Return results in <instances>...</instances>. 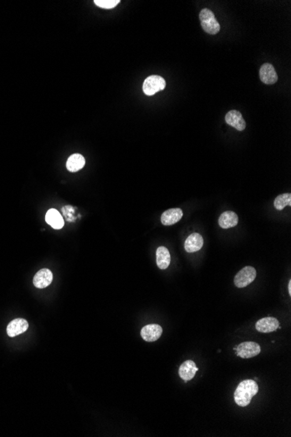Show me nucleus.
Here are the masks:
<instances>
[{
    "mask_svg": "<svg viewBox=\"0 0 291 437\" xmlns=\"http://www.w3.org/2000/svg\"><path fill=\"white\" fill-rule=\"evenodd\" d=\"M258 390L257 383L253 380H244L240 382L234 395L235 403L240 407H247L251 402L252 398L257 394Z\"/></svg>",
    "mask_w": 291,
    "mask_h": 437,
    "instance_id": "obj_1",
    "label": "nucleus"
},
{
    "mask_svg": "<svg viewBox=\"0 0 291 437\" xmlns=\"http://www.w3.org/2000/svg\"><path fill=\"white\" fill-rule=\"evenodd\" d=\"M199 18L201 20L202 29L205 31L207 34L215 35L220 32V24L217 21L216 16L211 10L203 9L200 12Z\"/></svg>",
    "mask_w": 291,
    "mask_h": 437,
    "instance_id": "obj_2",
    "label": "nucleus"
},
{
    "mask_svg": "<svg viewBox=\"0 0 291 437\" xmlns=\"http://www.w3.org/2000/svg\"><path fill=\"white\" fill-rule=\"evenodd\" d=\"M166 87V81L164 79L159 75H151L149 77L146 79L143 83V92L146 95L152 96L154 94L162 91Z\"/></svg>",
    "mask_w": 291,
    "mask_h": 437,
    "instance_id": "obj_3",
    "label": "nucleus"
},
{
    "mask_svg": "<svg viewBox=\"0 0 291 437\" xmlns=\"http://www.w3.org/2000/svg\"><path fill=\"white\" fill-rule=\"evenodd\" d=\"M235 355L239 356L243 359H250L255 356L259 355L261 353V348L257 343L247 341L238 345L236 348H234Z\"/></svg>",
    "mask_w": 291,
    "mask_h": 437,
    "instance_id": "obj_4",
    "label": "nucleus"
},
{
    "mask_svg": "<svg viewBox=\"0 0 291 437\" xmlns=\"http://www.w3.org/2000/svg\"><path fill=\"white\" fill-rule=\"evenodd\" d=\"M256 278V271L252 266H246L240 271L235 277V286L244 288L251 284Z\"/></svg>",
    "mask_w": 291,
    "mask_h": 437,
    "instance_id": "obj_5",
    "label": "nucleus"
},
{
    "mask_svg": "<svg viewBox=\"0 0 291 437\" xmlns=\"http://www.w3.org/2000/svg\"><path fill=\"white\" fill-rule=\"evenodd\" d=\"M280 323L276 318L267 317L261 318L255 324V328L258 332L263 333H269L275 332L279 328Z\"/></svg>",
    "mask_w": 291,
    "mask_h": 437,
    "instance_id": "obj_6",
    "label": "nucleus"
},
{
    "mask_svg": "<svg viewBox=\"0 0 291 437\" xmlns=\"http://www.w3.org/2000/svg\"><path fill=\"white\" fill-rule=\"evenodd\" d=\"M162 327L161 325L157 324H150L146 325L142 329L141 335L142 339L147 342H153L156 341L159 338H161L162 334Z\"/></svg>",
    "mask_w": 291,
    "mask_h": 437,
    "instance_id": "obj_7",
    "label": "nucleus"
},
{
    "mask_svg": "<svg viewBox=\"0 0 291 437\" xmlns=\"http://www.w3.org/2000/svg\"><path fill=\"white\" fill-rule=\"evenodd\" d=\"M259 75L261 81L267 85H273L278 80V75L271 64L262 65Z\"/></svg>",
    "mask_w": 291,
    "mask_h": 437,
    "instance_id": "obj_8",
    "label": "nucleus"
},
{
    "mask_svg": "<svg viewBox=\"0 0 291 437\" xmlns=\"http://www.w3.org/2000/svg\"><path fill=\"white\" fill-rule=\"evenodd\" d=\"M225 120L229 126L235 127L236 130L243 131L246 128V122L242 114L237 110H231L228 112L225 116Z\"/></svg>",
    "mask_w": 291,
    "mask_h": 437,
    "instance_id": "obj_9",
    "label": "nucleus"
},
{
    "mask_svg": "<svg viewBox=\"0 0 291 437\" xmlns=\"http://www.w3.org/2000/svg\"><path fill=\"white\" fill-rule=\"evenodd\" d=\"M28 327H29V324L26 319L15 318L9 323L6 331H7L8 335L13 338V337L18 336L21 333H25L26 331H27Z\"/></svg>",
    "mask_w": 291,
    "mask_h": 437,
    "instance_id": "obj_10",
    "label": "nucleus"
},
{
    "mask_svg": "<svg viewBox=\"0 0 291 437\" xmlns=\"http://www.w3.org/2000/svg\"><path fill=\"white\" fill-rule=\"evenodd\" d=\"M52 273L49 269L39 270L34 278V284L38 289L47 287L52 283Z\"/></svg>",
    "mask_w": 291,
    "mask_h": 437,
    "instance_id": "obj_11",
    "label": "nucleus"
},
{
    "mask_svg": "<svg viewBox=\"0 0 291 437\" xmlns=\"http://www.w3.org/2000/svg\"><path fill=\"white\" fill-rule=\"evenodd\" d=\"M198 367L193 360H186L183 362L179 368L180 377L185 382L189 381L195 376Z\"/></svg>",
    "mask_w": 291,
    "mask_h": 437,
    "instance_id": "obj_12",
    "label": "nucleus"
},
{
    "mask_svg": "<svg viewBox=\"0 0 291 437\" xmlns=\"http://www.w3.org/2000/svg\"><path fill=\"white\" fill-rule=\"evenodd\" d=\"M203 238L202 236L199 233H192L190 236L187 237V239L185 241V250L188 253H193L196 252L198 250H201L203 246Z\"/></svg>",
    "mask_w": 291,
    "mask_h": 437,
    "instance_id": "obj_13",
    "label": "nucleus"
},
{
    "mask_svg": "<svg viewBox=\"0 0 291 437\" xmlns=\"http://www.w3.org/2000/svg\"><path fill=\"white\" fill-rule=\"evenodd\" d=\"M182 210L179 208L168 209L161 215V224L165 226H170V225H173V224H176L177 222H179L182 219Z\"/></svg>",
    "mask_w": 291,
    "mask_h": 437,
    "instance_id": "obj_14",
    "label": "nucleus"
},
{
    "mask_svg": "<svg viewBox=\"0 0 291 437\" xmlns=\"http://www.w3.org/2000/svg\"><path fill=\"white\" fill-rule=\"evenodd\" d=\"M239 219L237 214L234 211H225L219 217V225L222 229H229L235 227L238 224Z\"/></svg>",
    "mask_w": 291,
    "mask_h": 437,
    "instance_id": "obj_15",
    "label": "nucleus"
},
{
    "mask_svg": "<svg viewBox=\"0 0 291 437\" xmlns=\"http://www.w3.org/2000/svg\"><path fill=\"white\" fill-rule=\"evenodd\" d=\"M45 221L49 225L52 226V228L56 230L63 228L65 224L61 214L55 209H49L45 215Z\"/></svg>",
    "mask_w": 291,
    "mask_h": 437,
    "instance_id": "obj_16",
    "label": "nucleus"
},
{
    "mask_svg": "<svg viewBox=\"0 0 291 437\" xmlns=\"http://www.w3.org/2000/svg\"><path fill=\"white\" fill-rule=\"evenodd\" d=\"M171 262V256L169 250L164 246L158 247L156 250V263L158 267L161 270L168 268Z\"/></svg>",
    "mask_w": 291,
    "mask_h": 437,
    "instance_id": "obj_17",
    "label": "nucleus"
},
{
    "mask_svg": "<svg viewBox=\"0 0 291 437\" xmlns=\"http://www.w3.org/2000/svg\"><path fill=\"white\" fill-rule=\"evenodd\" d=\"M86 160L80 154H73L69 157L67 161V168L70 172H77L84 168Z\"/></svg>",
    "mask_w": 291,
    "mask_h": 437,
    "instance_id": "obj_18",
    "label": "nucleus"
},
{
    "mask_svg": "<svg viewBox=\"0 0 291 437\" xmlns=\"http://www.w3.org/2000/svg\"><path fill=\"white\" fill-rule=\"evenodd\" d=\"M274 206L276 209L282 210L286 206H291V193H284L276 197L274 201Z\"/></svg>",
    "mask_w": 291,
    "mask_h": 437,
    "instance_id": "obj_19",
    "label": "nucleus"
},
{
    "mask_svg": "<svg viewBox=\"0 0 291 437\" xmlns=\"http://www.w3.org/2000/svg\"><path fill=\"white\" fill-rule=\"evenodd\" d=\"M119 3H120V0H95L94 1V4L99 7L103 8V9H112V8L116 7Z\"/></svg>",
    "mask_w": 291,
    "mask_h": 437,
    "instance_id": "obj_20",
    "label": "nucleus"
},
{
    "mask_svg": "<svg viewBox=\"0 0 291 437\" xmlns=\"http://www.w3.org/2000/svg\"><path fill=\"white\" fill-rule=\"evenodd\" d=\"M288 290H289V293H290V295H291V280H290V282H289V284H288Z\"/></svg>",
    "mask_w": 291,
    "mask_h": 437,
    "instance_id": "obj_21",
    "label": "nucleus"
}]
</instances>
